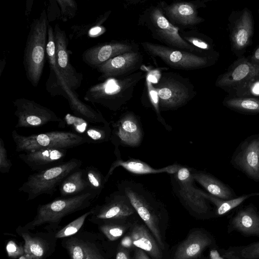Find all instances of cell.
I'll return each mask as SVG.
<instances>
[{"instance_id": "obj_32", "label": "cell", "mask_w": 259, "mask_h": 259, "mask_svg": "<svg viewBox=\"0 0 259 259\" xmlns=\"http://www.w3.org/2000/svg\"><path fill=\"white\" fill-rule=\"evenodd\" d=\"M180 34L186 41L201 50L209 53L217 52L214 49L212 40L196 28L180 30Z\"/></svg>"}, {"instance_id": "obj_3", "label": "cell", "mask_w": 259, "mask_h": 259, "mask_svg": "<svg viewBox=\"0 0 259 259\" xmlns=\"http://www.w3.org/2000/svg\"><path fill=\"white\" fill-rule=\"evenodd\" d=\"M48 18L45 9L30 25L23 55L26 77L36 87L41 78L46 62Z\"/></svg>"}, {"instance_id": "obj_31", "label": "cell", "mask_w": 259, "mask_h": 259, "mask_svg": "<svg viewBox=\"0 0 259 259\" xmlns=\"http://www.w3.org/2000/svg\"><path fill=\"white\" fill-rule=\"evenodd\" d=\"M223 104L231 109L246 113H259V98L227 96Z\"/></svg>"}, {"instance_id": "obj_13", "label": "cell", "mask_w": 259, "mask_h": 259, "mask_svg": "<svg viewBox=\"0 0 259 259\" xmlns=\"http://www.w3.org/2000/svg\"><path fill=\"white\" fill-rule=\"evenodd\" d=\"M170 176L172 191L182 203L195 213H206L209 209L206 199L201 194L200 190L194 186L192 168L181 166Z\"/></svg>"}, {"instance_id": "obj_22", "label": "cell", "mask_w": 259, "mask_h": 259, "mask_svg": "<svg viewBox=\"0 0 259 259\" xmlns=\"http://www.w3.org/2000/svg\"><path fill=\"white\" fill-rule=\"evenodd\" d=\"M54 30L58 70L68 87L75 91L81 85L82 74L78 72L70 63L69 51L67 50L68 39L65 32L58 24L55 25Z\"/></svg>"}, {"instance_id": "obj_6", "label": "cell", "mask_w": 259, "mask_h": 259, "mask_svg": "<svg viewBox=\"0 0 259 259\" xmlns=\"http://www.w3.org/2000/svg\"><path fill=\"white\" fill-rule=\"evenodd\" d=\"M160 110H176L187 104L196 95L188 77L173 72H163L153 85Z\"/></svg>"}, {"instance_id": "obj_37", "label": "cell", "mask_w": 259, "mask_h": 259, "mask_svg": "<svg viewBox=\"0 0 259 259\" xmlns=\"http://www.w3.org/2000/svg\"><path fill=\"white\" fill-rule=\"evenodd\" d=\"M92 213L91 209L74 220L70 222L67 225L58 230L55 234L56 237L58 239H63L75 235L80 231L85 220Z\"/></svg>"}, {"instance_id": "obj_36", "label": "cell", "mask_w": 259, "mask_h": 259, "mask_svg": "<svg viewBox=\"0 0 259 259\" xmlns=\"http://www.w3.org/2000/svg\"><path fill=\"white\" fill-rule=\"evenodd\" d=\"M90 124L88 121L79 116L67 113L59 122L58 127L69 128L71 132L82 136Z\"/></svg>"}, {"instance_id": "obj_4", "label": "cell", "mask_w": 259, "mask_h": 259, "mask_svg": "<svg viewBox=\"0 0 259 259\" xmlns=\"http://www.w3.org/2000/svg\"><path fill=\"white\" fill-rule=\"evenodd\" d=\"M138 25L145 27L153 39L165 46L195 53L214 54L201 50L184 40L180 29L165 16L159 2L147 7L140 14Z\"/></svg>"}, {"instance_id": "obj_43", "label": "cell", "mask_w": 259, "mask_h": 259, "mask_svg": "<svg viewBox=\"0 0 259 259\" xmlns=\"http://www.w3.org/2000/svg\"><path fill=\"white\" fill-rule=\"evenodd\" d=\"M8 256L11 259H17L24 254V245L19 244L14 240L9 241L6 246Z\"/></svg>"}, {"instance_id": "obj_30", "label": "cell", "mask_w": 259, "mask_h": 259, "mask_svg": "<svg viewBox=\"0 0 259 259\" xmlns=\"http://www.w3.org/2000/svg\"><path fill=\"white\" fill-rule=\"evenodd\" d=\"M130 237L135 246L147 251L156 259L161 258L162 254L159 246L143 225L135 226Z\"/></svg>"}, {"instance_id": "obj_8", "label": "cell", "mask_w": 259, "mask_h": 259, "mask_svg": "<svg viewBox=\"0 0 259 259\" xmlns=\"http://www.w3.org/2000/svg\"><path fill=\"white\" fill-rule=\"evenodd\" d=\"M117 188L118 191L127 196L138 214L163 249L156 209L157 201L153 194L143 184L133 180L122 181L117 184Z\"/></svg>"}, {"instance_id": "obj_27", "label": "cell", "mask_w": 259, "mask_h": 259, "mask_svg": "<svg viewBox=\"0 0 259 259\" xmlns=\"http://www.w3.org/2000/svg\"><path fill=\"white\" fill-rule=\"evenodd\" d=\"M232 225L243 234L259 236V213L252 207L239 211L233 218Z\"/></svg>"}, {"instance_id": "obj_23", "label": "cell", "mask_w": 259, "mask_h": 259, "mask_svg": "<svg viewBox=\"0 0 259 259\" xmlns=\"http://www.w3.org/2000/svg\"><path fill=\"white\" fill-rule=\"evenodd\" d=\"M67 149L50 148L33 150L20 154L19 157L33 171H39L63 162Z\"/></svg>"}, {"instance_id": "obj_38", "label": "cell", "mask_w": 259, "mask_h": 259, "mask_svg": "<svg viewBox=\"0 0 259 259\" xmlns=\"http://www.w3.org/2000/svg\"><path fill=\"white\" fill-rule=\"evenodd\" d=\"M46 45V57L49 61L50 70H58L56 59V44L53 27L49 25Z\"/></svg>"}, {"instance_id": "obj_42", "label": "cell", "mask_w": 259, "mask_h": 259, "mask_svg": "<svg viewBox=\"0 0 259 259\" xmlns=\"http://www.w3.org/2000/svg\"><path fill=\"white\" fill-rule=\"evenodd\" d=\"M12 163L9 158L7 151L6 149L4 142L2 138H0V172L6 174L9 172Z\"/></svg>"}, {"instance_id": "obj_20", "label": "cell", "mask_w": 259, "mask_h": 259, "mask_svg": "<svg viewBox=\"0 0 259 259\" xmlns=\"http://www.w3.org/2000/svg\"><path fill=\"white\" fill-rule=\"evenodd\" d=\"M144 62L140 51L127 52L116 56L102 64L96 69L101 73L98 80L127 76L138 72Z\"/></svg>"}, {"instance_id": "obj_7", "label": "cell", "mask_w": 259, "mask_h": 259, "mask_svg": "<svg viewBox=\"0 0 259 259\" xmlns=\"http://www.w3.org/2000/svg\"><path fill=\"white\" fill-rule=\"evenodd\" d=\"M215 85L229 96H251L259 85V66L251 63L244 56L237 58L218 76Z\"/></svg>"}, {"instance_id": "obj_10", "label": "cell", "mask_w": 259, "mask_h": 259, "mask_svg": "<svg viewBox=\"0 0 259 259\" xmlns=\"http://www.w3.org/2000/svg\"><path fill=\"white\" fill-rule=\"evenodd\" d=\"M12 137L18 152L50 148L67 149L86 143L82 136L71 131H56L25 136L14 130Z\"/></svg>"}, {"instance_id": "obj_45", "label": "cell", "mask_w": 259, "mask_h": 259, "mask_svg": "<svg viewBox=\"0 0 259 259\" xmlns=\"http://www.w3.org/2000/svg\"><path fill=\"white\" fill-rule=\"evenodd\" d=\"M105 31L104 27L101 26V25H98L92 28L89 31V35L90 36L94 37L97 36Z\"/></svg>"}, {"instance_id": "obj_39", "label": "cell", "mask_w": 259, "mask_h": 259, "mask_svg": "<svg viewBox=\"0 0 259 259\" xmlns=\"http://www.w3.org/2000/svg\"><path fill=\"white\" fill-rule=\"evenodd\" d=\"M229 257L235 259H256L259 258V242L240 247L238 250H230Z\"/></svg>"}, {"instance_id": "obj_17", "label": "cell", "mask_w": 259, "mask_h": 259, "mask_svg": "<svg viewBox=\"0 0 259 259\" xmlns=\"http://www.w3.org/2000/svg\"><path fill=\"white\" fill-rule=\"evenodd\" d=\"M13 104L14 114L18 118L16 128L37 127L50 122L62 120L50 109L33 100L21 98L14 101Z\"/></svg>"}, {"instance_id": "obj_2", "label": "cell", "mask_w": 259, "mask_h": 259, "mask_svg": "<svg viewBox=\"0 0 259 259\" xmlns=\"http://www.w3.org/2000/svg\"><path fill=\"white\" fill-rule=\"evenodd\" d=\"M145 75L144 72L139 71L127 76L106 79L89 88L83 99L117 111L133 98L135 87Z\"/></svg>"}, {"instance_id": "obj_29", "label": "cell", "mask_w": 259, "mask_h": 259, "mask_svg": "<svg viewBox=\"0 0 259 259\" xmlns=\"http://www.w3.org/2000/svg\"><path fill=\"white\" fill-rule=\"evenodd\" d=\"M58 188L62 197L72 196L90 191L84 168L80 167L69 174L60 183Z\"/></svg>"}, {"instance_id": "obj_25", "label": "cell", "mask_w": 259, "mask_h": 259, "mask_svg": "<svg viewBox=\"0 0 259 259\" xmlns=\"http://www.w3.org/2000/svg\"><path fill=\"white\" fill-rule=\"evenodd\" d=\"M235 161L246 175L259 180V136L244 144Z\"/></svg>"}, {"instance_id": "obj_46", "label": "cell", "mask_w": 259, "mask_h": 259, "mask_svg": "<svg viewBox=\"0 0 259 259\" xmlns=\"http://www.w3.org/2000/svg\"><path fill=\"white\" fill-rule=\"evenodd\" d=\"M115 259H131V258L125 249H120L116 253Z\"/></svg>"}, {"instance_id": "obj_12", "label": "cell", "mask_w": 259, "mask_h": 259, "mask_svg": "<svg viewBox=\"0 0 259 259\" xmlns=\"http://www.w3.org/2000/svg\"><path fill=\"white\" fill-rule=\"evenodd\" d=\"M228 20L231 50L239 58L244 56L247 48L252 44L254 33L252 13L247 8L232 11Z\"/></svg>"}, {"instance_id": "obj_24", "label": "cell", "mask_w": 259, "mask_h": 259, "mask_svg": "<svg viewBox=\"0 0 259 259\" xmlns=\"http://www.w3.org/2000/svg\"><path fill=\"white\" fill-rule=\"evenodd\" d=\"M114 153L116 156V159L112 163L107 174L105 176L106 182L108 181L114 170L118 166H122L128 171L136 174L166 172L170 175L176 172L182 166L178 164H173L164 167L155 168L140 160L131 159L123 160L121 158L119 147H115Z\"/></svg>"}, {"instance_id": "obj_44", "label": "cell", "mask_w": 259, "mask_h": 259, "mask_svg": "<svg viewBox=\"0 0 259 259\" xmlns=\"http://www.w3.org/2000/svg\"><path fill=\"white\" fill-rule=\"evenodd\" d=\"M247 58L251 63L259 66V46L255 48L252 54L247 57Z\"/></svg>"}, {"instance_id": "obj_40", "label": "cell", "mask_w": 259, "mask_h": 259, "mask_svg": "<svg viewBox=\"0 0 259 259\" xmlns=\"http://www.w3.org/2000/svg\"><path fill=\"white\" fill-rule=\"evenodd\" d=\"M98 227L99 231L110 241L119 239L125 231L124 226L116 223H105Z\"/></svg>"}, {"instance_id": "obj_9", "label": "cell", "mask_w": 259, "mask_h": 259, "mask_svg": "<svg viewBox=\"0 0 259 259\" xmlns=\"http://www.w3.org/2000/svg\"><path fill=\"white\" fill-rule=\"evenodd\" d=\"M81 160L72 158L57 165L30 175L19 188V192L28 195L27 200L34 199L42 194L52 196L62 181L71 172L80 168Z\"/></svg>"}, {"instance_id": "obj_18", "label": "cell", "mask_w": 259, "mask_h": 259, "mask_svg": "<svg viewBox=\"0 0 259 259\" xmlns=\"http://www.w3.org/2000/svg\"><path fill=\"white\" fill-rule=\"evenodd\" d=\"M16 232L24 241V255L27 259H47L56 250V232H34L25 229L22 226H19Z\"/></svg>"}, {"instance_id": "obj_11", "label": "cell", "mask_w": 259, "mask_h": 259, "mask_svg": "<svg viewBox=\"0 0 259 259\" xmlns=\"http://www.w3.org/2000/svg\"><path fill=\"white\" fill-rule=\"evenodd\" d=\"M46 88L52 96H61L66 99L74 115L91 123L108 122L100 111L94 109L79 99L77 94L68 87L58 70H50Z\"/></svg>"}, {"instance_id": "obj_1", "label": "cell", "mask_w": 259, "mask_h": 259, "mask_svg": "<svg viewBox=\"0 0 259 259\" xmlns=\"http://www.w3.org/2000/svg\"><path fill=\"white\" fill-rule=\"evenodd\" d=\"M98 197L96 193L90 190L72 196L59 197L48 203L39 204L33 219L23 227L34 231L43 227L46 231L57 232L65 217L89 207Z\"/></svg>"}, {"instance_id": "obj_47", "label": "cell", "mask_w": 259, "mask_h": 259, "mask_svg": "<svg viewBox=\"0 0 259 259\" xmlns=\"http://www.w3.org/2000/svg\"><path fill=\"white\" fill-rule=\"evenodd\" d=\"M134 259H150L145 253L144 250L138 249L135 253Z\"/></svg>"}, {"instance_id": "obj_48", "label": "cell", "mask_w": 259, "mask_h": 259, "mask_svg": "<svg viewBox=\"0 0 259 259\" xmlns=\"http://www.w3.org/2000/svg\"><path fill=\"white\" fill-rule=\"evenodd\" d=\"M18 259H27V258H26V257L24 254V255L20 256Z\"/></svg>"}, {"instance_id": "obj_33", "label": "cell", "mask_w": 259, "mask_h": 259, "mask_svg": "<svg viewBox=\"0 0 259 259\" xmlns=\"http://www.w3.org/2000/svg\"><path fill=\"white\" fill-rule=\"evenodd\" d=\"M200 192L206 200H209L215 205L217 212L219 215H223L227 213L230 210L239 205L250 197L259 195V193H254L242 195L234 199L225 200L212 196L201 190H200Z\"/></svg>"}, {"instance_id": "obj_19", "label": "cell", "mask_w": 259, "mask_h": 259, "mask_svg": "<svg viewBox=\"0 0 259 259\" xmlns=\"http://www.w3.org/2000/svg\"><path fill=\"white\" fill-rule=\"evenodd\" d=\"M110 140L115 147L119 145L137 147L143 138V131L139 117L133 112L122 114L112 122Z\"/></svg>"}, {"instance_id": "obj_14", "label": "cell", "mask_w": 259, "mask_h": 259, "mask_svg": "<svg viewBox=\"0 0 259 259\" xmlns=\"http://www.w3.org/2000/svg\"><path fill=\"white\" fill-rule=\"evenodd\" d=\"M91 209L92 213L88 220L97 225L115 223L137 212L127 196L118 190L107 196L102 204Z\"/></svg>"}, {"instance_id": "obj_26", "label": "cell", "mask_w": 259, "mask_h": 259, "mask_svg": "<svg viewBox=\"0 0 259 259\" xmlns=\"http://www.w3.org/2000/svg\"><path fill=\"white\" fill-rule=\"evenodd\" d=\"M211 243L206 234L195 231L191 233L177 249L174 259H193L199 256Z\"/></svg>"}, {"instance_id": "obj_49", "label": "cell", "mask_w": 259, "mask_h": 259, "mask_svg": "<svg viewBox=\"0 0 259 259\" xmlns=\"http://www.w3.org/2000/svg\"><path fill=\"white\" fill-rule=\"evenodd\" d=\"M258 15H259V9H258Z\"/></svg>"}, {"instance_id": "obj_41", "label": "cell", "mask_w": 259, "mask_h": 259, "mask_svg": "<svg viewBox=\"0 0 259 259\" xmlns=\"http://www.w3.org/2000/svg\"><path fill=\"white\" fill-rule=\"evenodd\" d=\"M61 9V17L63 21L74 17L77 10V4L74 0H57Z\"/></svg>"}, {"instance_id": "obj_21", "label": "cell", "mask_w": 259, "mask_h": 259, "mask_svg": "<svg viewBox=\"0 0 259 259\" xmlns=\"http://www.w3.org/2000/svg\"><path fill=\"white\" fill-rule=\"evenodd\" d=\"M139 51V45L134 41L112 40L98 44L88 48L83 53L82 59L88 65L96 69L104 62L119 55Z\"/></svg>"}, {"instance_id": "obj_34", "label": "cell", "mask_w": 259, "mask_h": 259, "mask_svg": "<svg viewBox=\"0 0 259 259\" xmlns=\"http://www.w3.org/2000/svg\"><path fill=\"white\" fill-rule=\"evenodd\" d=\"M111 133L112 128L109 122L102 125L90 124L82 136L86 143L100 144L110 140Z\"/></svg>"}, {"instance_id": "obj_15", "label": "cell", "mask_w": 259, "mask_h": 259, "mask_svg": "<svg viewBox=\"0 0 259 259\" xmlns=\"http://www.w3.org/2000/svg\"><path fill=\"white\" fill-rule=\"evenodd\" d=\"M206 1L175 2L167 4L164 1L159 2L163 12L174 26L180 30L195 28L205 19L198 15V9L205 8Z\"/></svg>"}, {"instance_id": "obj_16", "label": "cell", "mask_w": 259, "mask_h": 259, "mask_svg": "<svg viewBox=\"0 0 259 259\" xmlns=\"http://www.w3.org/2000/svg\"><path fill=\"white\" fill-rule=\"evenodd\" d=\"M100 235L87 231H79L62 239L68 259H108L104 251Z\"/></svg>"}, {"instance_id": "obj_28", "label": "cell", "mask_w": 259, "mask_h": 259, "mask_svg": "<svg viewBox=\"0 0 259 259\" xmlns=\"http://www.w3.org/2000/svg\"><path fill=\"white\" fill-rule=\"evenodd\" d=\"M192 175L194 181L204 188L209 194L222 199H232L233 195L230 189L213 176L194 168H192Z\"/></svg>"}, {"instance_id": "obj_35", "label": "cell", "mask_w": 259, "mask_h": 259, "mask_svg": "<svg viewBox=\"0 0 259 259\" xmlns=\"http://www.w3.org/2000/svg\"><path fill=\"white\" fill-rule=\"evenodd\" d=\"M84 170L90 189L99 197L106 183L105 176L97 168L93 166H88Z\"/></svg>"}, {"instance_id": "obj_5", "label": "cell", "mask_w": 259, "mask_h": 259, "mask_svg": "<svg viewBox=\"0 0 259 259\" xmlns=\"http://www.w3.org/2000/svg\"><path fill=\"white\" fill-rule=\"evenodd\" d=\"M140 45L151 58L178 70L188 71L205 68L214 65L219 56L218 53H195L148 41L141 42Z\"/></svg>"}]
</instances>
